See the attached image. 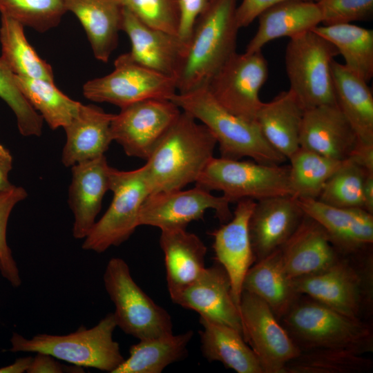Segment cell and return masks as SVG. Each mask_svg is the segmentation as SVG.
Wrapping results in <instances>:
<instances>
[{"label":"cell","instance_id":"1","mask_svg":"<svg viewBox=\"0 0 373 373\" xmlns=\"http://www.w3.org/2000/svg\"><path fill=\"white\" fill-rule=\"evenodd\" d=\"M216 145L211 131L182 111L142 166L151 193L180 190L195 182Z\"/></svg>","mask_w":373,"mask_h":373},{"label":"cell","instance_id":"2","mask_svg":"<svg viewBox=\"0 0 373 373\" xmlns=\"http://www.w3.org/2000/svg\"><path fill=\"white\" fill-rule=\"evenodd\" d=\"M237 0H211L195 23L186 56L176 77L177 93L206 86L236 52Z\"/></svg>","mask_w":373,"mask_h":373},{"label":"cell","instance_id":"3","mask_svg":"<svg viewBox=\"0 0 373 373\" xmlns=\"http://www.w3.org/2000/svg\"><path fill=\"white\" fill-rule=\"evenodd\" d=\"M170 99L211 131L221 157H249L265 164H282L287 160L268 143L256 122L229 112L215 99L207 85L186 93H176Z\"/></svg>","mask_w":373,"mask_h":373},{"label":"cell","instance_id":"4","mask_svg":"<svg viewBox=\"0 0 373 373\" xmlns=\"http://www.w3.org/2000/svg\"><path fill=\"white\" fill-rule=\"evenodd\" d=\"M280 321L300 351L334 348L361 354L373 351L370 324L304 295Z\"/></svg>","mask_w":373,"mask_h":373},{"label":"cell","instance_id":"5","mask_svg":"<svg viewBox=\"0 0 373 373\" xmlns=\"http://www.w3.org/2000/svg\"><path fill=\"white\" fill-rule=\"evenodd\" d=\"M373 260L365 251L340 255L327 267L294 278L297 292L348 316L365 321L372 309Z\"/></svg>","mask_w":373,"mask_h":373},{"label":"cell","instance_id":"6","mask_svg":"<svg viewBox=\"0 0 373 373\" xmlns=\"http://www.w3.org/2000/svg\"><path fill=\"white\" fill-rule=\"evenodd\" d=\"M116 327L114 314L109 313L94 327H80L66 335L39 334L29 339L13 332L9 350L45 353L76 366L113 373L124 361L113 338Z\"/></svg>","mask_w":373,"mask_h":373},{"label":"cell","instance_id":"7","mask_svg":"<svg viewBox=\"0 0 373 373\" xmlns=\"http://www.w3.org/2000/svg\"><path fill=\"white\" fill-rule=\"evenodd\" d=\"M338 55L331 42L312 30L290 38L285 52L289 90L305 110L337 104L332 63Z\"/></svg>","mask_w":373,"mask_h":373},{"label":"cell","instance_id":"8","mask_svg":"<svg viewBox=\"0 0 373 373\" xmlns=\"http://www.w3.org/2000/svg\"><path fill=\"white\" fill-rule=\"evenodd\" d=\"M289 171V166L282 164L213 157L195 183L209 191H222L230 203L242 199L258 201L277 195H293Z\"/></svg>","mask_w":373,"mask_h":373},{"label":"cell","instance_id":"9","mask_svg":"<svg viewBox=\"0 0 373 373\" xmlns=\"http://www.w3.org/2000/svg\"><path fill=\"white\" fill-rule=\"evenodd\" d=\"M103 280L115 305L117 327L124 333L138 340L173 333L170 314L137 285L123 259H110Z\"/></svg>","mask_w":373,"mask_h":373},{"label":"cell","instance_id":"10","mask_svg":"<svg viewBox=\"0 0 373 373\" xmlns=\"http://www.w3.org/2000/svg\"><path fill=\"white\" fill-rule=\"evenodd\" d=\"M110 191L112 202L84 238V250L103 253L127 240L139 227L141 207L151 193L142 166L132 171L111 167Z\"/></svg>","mask_w":373,"mask_h":373},{"label":"cell","instance_id":"11","mask_svg":"<svg viewBox=\"0 0 373 373\" xmlns=\"http://www.w3.org/2000/svg\"><path fill=\"white\" fill-rule=\"evenodd\" d=\"M177 93L176 79L147 68L129 52L119 55L108 75L88 81L83 86L86 98L123 108L149 99H167Z\"/></svg>","mask_w":373,"mask_h":373},{"label":"cell","instance_id":"12","mask_svg":"<svg viewBox=\"0 0 373 373\" xmlns=\"http://www.w3.org/2000/svg\"><path fill=\"white\" fill-rule=\"evenodd\" d=\"M268 77L267 61L261 50L234 53L209 81L215 99L231 113L256 122L262 103L260 91Z\"/></svg>","mask_w":373,"mask_h":373},{"label":"cell","instance_id":"13","mask_svg":"<svg viewBox=\"0 0 373 373\" xmlns=\"http://www.w3.org/2000/svg\"><path fill=\"white\" fill-rule=\"evenodd\" d=\"M242 336L257 356L264 373H285L300 350L270 307L242 290L239 304Z\"/></svg>","mask_w":373,"mask_h":373},{"label":"cell","instance_id":"14","mask_svg":"<svg viewBox=\"0 0 373 373\" xmlns=\"http://www.w3.org/2000/svg\"><path fill=\"white\" fill-rule=\"evenodd\" d=\"M181 111L167 99H149L121 108L111 121L113 140L127 155L146 160Z\"/></svg>","mask_w":373,"mask_h":373},{"label":"cell","instance_id":"15","mask_svg":"<svg viewBox=\"0 0 373 373\" xmlns=\"http://www.w3.org/2000/svg\"><path fill=\"white\" fill-rule=\"evenodd\" d=\"M230 202L222 195L216 196L202 187L151 193L143 202L138 218L139 226L162 230L186 229L192 221L202 219L208 209L226 223L233 216Z\"/></svg>","mask_w":373,"mask_h":373},{"label":"cell","instance_id":"16","mask_svg":"<svg viewBox=\"0 0 373 373\" xmlns=\"http://www.w3.org/2000/svg\"><path fill=\"white\" fill-rule=\"evenodd\" d=\"M297 201L304 213L323 227L340 254L355 255L370 249L373 214L362 208L337 207L318 199Z\"/></svg>","mask_w":373,"mask_h":373},{"label":"cell","instance_id":"17","mask_svg":"<svg viewBox=\"0 0 373 373\" xmlns=\"http://www.w3.org/2000/svg\"><path fill=\"white\" fill-rule=\"evenodd\" d=\"M304 212L293 195L256 201L249 222L255 262L280 249L298 227Z\"/></svg>","mask_w":373,"mask_h":373},{"label":"cell","instance_id":"18","mask_svg":"<svg viewBox=\"0 0 373 373\" xmlns=\"http://www.w3.org/2000/svg\"><path fill=\"white\" fill-rule=\"evenodd\" d=\"M121 29L130 39L129 54L134 61L176 79L188 49L177 35L144 24L124 8Z\"/></svg>","mask_w":373,"mask_h":373},{"label":"cell","instance_id":"19","mask_svg":"<svg viewBox=\"0 0 373 373\" xmlns=\"http://www.w3.org/2000/svg\"><path fill=\"white\" fill-rule=\"evenodd\" d=\"M236 203L231 220L211 234L216 261L227 271L231 281L233 300L239 308L245 276L255 262L249 222L256 201L242 199Z\"/></svg>","mask_w":373,"mask_h":373},{"label":"cell","instance_id":"20","mask_svg":"<svg viewBox=\"0 0 373 373\" xmlns=\"http://www.w3.org/2000/svg\"><path fill=\"white\" fill-rule=\"evenodd\" d=\"M173 302L196 312L200 317L229 325L242 335L239 308L232 296L230 279L216 260Z\"/></svg>","mask_w":373,"mask_h":373},{"label":"cell","instance_id":"21","mask_svg":"<svg viewBox=\"0 0 373 373\" xmlns=\"http://www.w3.org/2000/svg\"><path fill=\"white\" fill-rule=\"evenodd\" d=\"M71 168L68 204L74 216L73 235L76 239H83L96 222L104 196L110 190L111 166L104 155Z\"/></svg>","mask_w":373,"mask_h":373},{"label":"cell","instance_id":"22","mask_svg":"<svg viewBox=\"0 0 373 373\" xmlns=\"http://www.w3.org/2000/svg\"><path fill=\"white\" fill-rule=\"evenodd\" d=\"M358 142L356 133L337 104L306 109L300 135V147L327 157L344 161Z\"/></svg>","mask_w":373,"mask_h":373},{"label":"cell","instance_id":"23","mask_svg":"<svg viewBox=\"0 0 373 373\" xmlns=\"http://www.w3.org/2000/svg\"><path fill=\"white\" fill-rule=\"evenodd\" d=\"M280 251L285 269L292 279L318 272L341 255L323 227L305 214Z\"/></svg>","mask_w":373,"mask_h":373},{"label":"cell","instance_id":"24","mask_svg":"<svg viewBox=\"0 0 373 373\" xmlns=\"http://www.w3.org/2000/svg\"><path fill=\"white\" fill-rule=\"evenodd\" d=\"M167 287L172 301L195 281L205 269L207 247L186 229L161 231Z\"/></svg>","mask_w":373,"mask_h":373},{"label":"cell","instance_id":"25","mask_svg":"<svg viewBox=\"0 0 373 373\" xmlns=\"http://www.w3.org/2000/svg\"><path fill=\"white\" fill-rule=\"evenodd\" d=\"M115 114L95 105L81 104L71 122L64 128L66 142L61 161L66 166L104 155L111 142V124Z\"/></svg>","mask_w":373,"mask_h":373},{"label":"cell","instance_id":"26","mask_svg":"<svg viewBox=\"0 0 373 373\" xmlns=\"http://www.w3.org/2000/svg\"><path fill=\"white\" fill-rule=\"evenodd\" d=\"M258 28L247 44V53L261 50L268 42L278 38L297 36L321 23L322 17L316 2L287 0L263 11L258 17Z\"/></svg>","mask_w":373,"mask_h":373},{"label":"cell","instance_id":"27","mask_svg":"<svg viewBox=\"0 0 373 373\" xmlns=\"http://www.w3.org/2000/svg\"><path fill=\"white\" fill-rule=\"evenodd\" d=\"M305 109L290 90L271 101L262 102L256 117L268 143L287 160L300 148V135Z\"/></svg>","mask_w":373,"mask_h":373},{"label":"cell","instance_id":"28","mask_svg":"<svg viewBox=\"0 0 373 373\" xmlns=\"http://www.w3.org/2000/svg\"><path fill=\"white\" fill-rule=\"evenodd\" d=\"M84 27L95 57L107 62L118 44L122 7L116 0H64Z\"/></svg>","mask_w":373,"mask_h":373},{"label":"cell","instance_id":"29","mask_svg":"<svg viewBox=\"0 0 373 373\" xmlns=\"http://www.w3.org/2000/svg\"><path fill=\"white\" fill-rule=\"evenodd\" d=\"M242 290L262 300L280 321L300 296L283 266L280 249L247 270Z\"/></svg>","mask_w":373,"mask_h":373},{"label":"cell","instance_id":"30","mask_svg":"<svg viewBox=\"0 0 373 373\" xmlns=\"http://www.w3.org/2000/svg\"><path fill=\"white\" fill-rule=\"evenodd\" d=\"M332 75L337 106L358 142L373 144V96L367 82L335 60L332 63Z\"/></svg>","mask_w":373,"mask_h":373},{"label":"cell","instance_id":"31","mask_svg":"<svg viewBox=\"0 0 373 373\" xmlns=\"http://www.w3.org/2000/svg\"><path fill=\"white\" fill-rule=\"evenodd\" d=\"M201 351L209 362H220L237 373H264L242 334L225 324L200 317Z\"/></svg>","mask_w":373,"mask_h":373},{"label":"cell","instance_id":"32","mask_svg":"<svg viewBox=\"0 0 373 373\" xmlns=\"http://www.w3.org/2000/svg\"><path fill=\"white\" fill-rule=\"evenodd\" d=\"M193 336L189 330L139 340L131 346L129 356L113 373H160L168 365L187 355V347Z\"/></svg>","mask_w":373,"mask_h":373},{"label":"cell","instance_id":"33","mask_svg":"<svg viewBox=\"0 0 373 373\" xmlns=\"http://www.w3.org/2000/svg\"><path fill=\"white\" fill-rule=\"evenodd\" d=\"M314 32L331 42L350 71L366 82L373 77V30L350 23L317 26Z\"/></svg>","mask_w":373,"mask_h":373},{"label":"cell","instance_id":"34","mask_svg":"<svg viewBox=\"0 0 373 373\" xmlns=\"http://www.w3.org/2000/svg\"><path fill=\"white\" fill-rule=\"evenodd\" d=\"M23 26L7 17H1V58L16 75L54 82L52 67L28 43Z\"/></svg>","mask_w":373,"mask_h":373},{"label":"cell","instance_id":"35","mask_svg":"<svg viewBox=\"0 0 373 373\" xmlns=\"http://www.w3.org/2000/svg\"><path fill=\"white\" fill-rule=\"evenodd\" d=\"M15 79L24 97L51 129L64 128L77 115L82 103L64 95L53 82L16 75Z\"/></svg>","mask_w":373,"mask_h":373},{"label":"cell","instance_id":"36","mask_svg":"<svg viewBox=\"0 0 373 373\" xmlns=\"http://www.w3.org/2000/svg\"><path fill=\"white\" fill-rule=\"evenodd\" d=\"M292 195L297 199H318L327 180L345 161L333 160L300 147L289 159Z\"/></svg>","mask_w":373,"mask_h":373},{"label":"cell","instance_id":"37","mask_svg":"<svg viewBox=\"0 0 373 373\" xmlns=\"http://www.w3.org/2000/svg\"><path fill=\"white\" fill-rule=\"evenodd\" d=\"M372 367V361L364 354L321 348L301 351L287 363L285 373H363Z\"/></svg>","mask_w":373,"mask_h":373},{"label":"cell","instance_id":"38","mask_svg":"<svg viewBox=\"0 0 373 373\" xmlns=\"http://www.w3.org/2000/svg\"><path fill=\"white\" fill-rule=\"evenodd\" d=\"M66 11L64 0H0L1 15L41 32L58 26Z\"/></svg>","mask_w":373,"mask_h":373},{"label":"cell","instance_id":"39","mask_svg":"<svg viewBox=\"0 0 373 373\" xmlns=\"http://www.w3.org/2000/svg\"><path fill=\"white\" fill-rule=\"evenodd\" d=\"M367 172L347 159L327 180L318 200L345 208H362V188Z\"/></svg>","mask_w":373,"mask_h":373},{"label":"cell","instance_id":"40","mask_svg":"<svg viewBox=\"0 0 373 373\" xmlns=\"http://www.w3.org/2000/svg\"><path fill=\"white\" fill-rule=\"evenodd\" d=\"M0 97L15 113L19 133L23 136H39L43 117L37 113L19 88L15 74L0 57Z\"/></svg>","mask_w":373,"mask_h":373},{"label":"cell","instance_id":"41","mask_svg":"<svg viewBox=\"0 0 373 373\" xmlns=\"http://www.w3.org/2000/svg\"><path fill=\"white\" fill-rule=\"evenodd\" d=\"M144 24L177 35L178 0H116Z\"/></svg>","mask_w":373,"mask_h":373},{"label":"cell","instance_id":"42","mask_svg":"<svg viewBox=\"0 0 373 373\" xmlns=\"http://www.w3.org/2000/svg\"><path fill=\"white\" fill-rule=\"evenodd\" d=\"M27 197L21 186L12 185L0 191V272L13 287H19L21 279L17 265L12 257L6 240V229L9 216L14 207Z\"/></svg>","mask_w":373,"mask_h":373},{"label":"cell","instance_id":"43","mask_svg":"<svg viewBox=\"0 0 373 373\" xmlns=\"http://www.w3.org/2000/svg\"><path fill=\"white\" fill-rule=\"evenodd\" d=\"M323 25L365 21L373 14V0H319Z\"/></svg>","mask_w":373,"mask_h":373},{"label":"cell","instance_id":"44","mask_svg":"<svg viewBox=\"0 0 373 373\" xmlns=\"http://www.w3.org/2000/svg\"><path fill=\"white\" fill-rule=\"evenodd\" d=\"M209 1V0H178L179 21L177 35L188 46L197 20Z\"/></svg>","mask_w":373,"mask_h":373},{"label":"cell","instance_id":"45","mask_svg":"<svg viewBox=\"0 0 373 373\" xmlns=\"http://www.w3.org/2000/svg\"><path fill=\"white\" fill-rule=\"evenodd\" d=\"M285 1L287 0H242L236 10L238 26L241 28L249 26L263 11Z\"/></svg>","mask_w":373,"mask_h":373},{"label":"cell","instance_id":"46","mask_svg":"<svg viewBox=\"0 0 373 373\" xmlns=\"http://www.w3.org/2000/svg\"><path fill=\"white\" fill-rule=\"evenodd\" d=\"M32 357L28 373H61V372H83V367L72 365H63L52 356L37 352Z\"/></svg>","mask_w":373,"mask_h":373},{"label":"cell","instance_id":"47","mask_svg":"<svg viewBox=\"0 0 373 373\" xmlns=\"http://www.w3.org/2000/svg\"><path fill=\"white\" fill-rule=\"evenodd\" d=\"M368 173H373V144L357 142L349 158Z\"/></svg>","mask_w":373,"mask_h":373},{"label":"cell","instance_id":"48","mask_svg":"<svg viewBox=\"0 0 373 373\" xmlns=\"http://www.w3.org/2000/svg\"><path fill=\"white\" fill-rule=\"evenodd\" d=\"M12 168V157L8 149L0 144V191L10 188L9 173Z\"/></svg>","mask_w":373,"mask_h":373},{"label":"cell","instance_id":"49","mask_svg":"<svg viewBox=\"0 0 373 373\" xmlns=\"http://www.w3.org/2000/svg\"><path fill=\"white\" fill-rule=\"evenodd\" d=\"M363 209L373 214V173H365L362 188Z\"/></svg>","mask_w":373,"mask_h":373},{"label":"cell","instance_id":"50","mask_svg":"<svg viewBox=\"0 0 373 373\" xmlns=\"http://www.w3.org/2000/svg\"><path fill=\"white\" fill-rule=\"evenodd\" d=\"M32 360V356H26L17 358L12 364L1 367L0 373L27 372Z\"/></svg>","mask_w":373,"mask_h":373},{"label":"cell","instance_id":"51","mask_svg":"<svg viewBox=\"0 0 373 373\" xmlns=\"http://www.w3.org/2000/svg\"><path fill=\"white\" fill-rule=\"evenodd\" d=\"M318 1H319V0H314V1H315V2Z\"/></svg>","mask_w":373,"mask_h":373},{"label":"cell","instance_id":"52","mask_svg":"<svg viewBox=\"0 0 373 373\" xmlns=\"http://www.w3.org/2000/svg\"><path fill=\"white\" fill-rule=\"evenodd\" d=\"M209 1H211V0H209Z\"/></svg>","mask_w":373,"mask_h":373}]
</instances>
